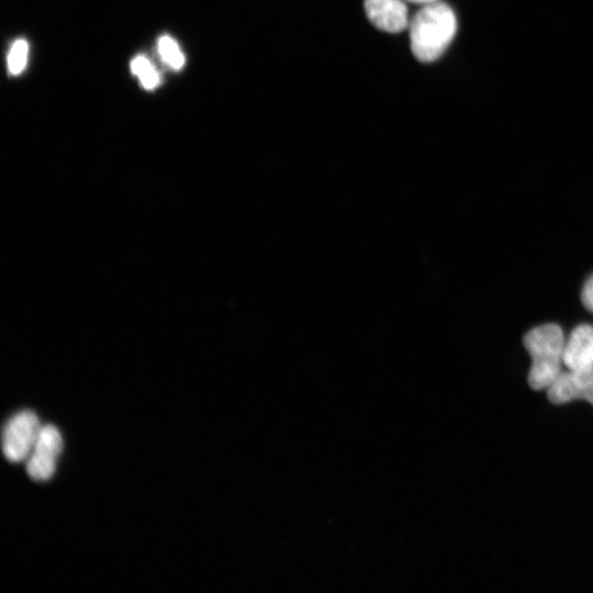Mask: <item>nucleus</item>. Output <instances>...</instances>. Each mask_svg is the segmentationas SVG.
Listing matches in <instances>:
<instances>
[{"mask_svg": "<svg viewBox=\"0 0 593 593\" xmlns=\"http://www.w3.org/2000/svg\"><path fill=\"white\" fill-rule=\"evenodd\" d=\"M410 43L414 56L429 63L439 58L457 32L452 9L440 1L424 4L410 22Z\"/></svg>", "mask_w": 593, "mask_h": 593, "instance_id": "f257e3e1", "label": "nucleus"}, {"mask_svg": "<svg viewBox=\"0 0 593 593\" xmlns=\"http://www.w3.org/2000/svg\"><path fill=\"white\" fill-rule=\"evenodd\" d=\"M563 366L569 370L593 367V326L578 325L566 339Z\"/></svg>", "mask_w": 593, "mask_h": 593, "instance_id": "0eeeda50", "label": "nucleus"}, {"mask_svg": "<svg viewBox=\"0 0 593 593\" xmlns=\"http://www.w3.org/2000/svg\"><path fill=\"white\" fill-rule=\"evenodd\" d=\"M158 54L161 60L171 69L179 70L183 67L186 58L178 43L169 35H163L157 43Z\"/></svg>", "mask_w": 593, "mask_h": 593, "instance_id": "1a4fd4ad", "label": "nucleus"}, {"mask_svg": "<svg viewBox=\"0 0 593 593\" xmlns=\"http://www.w3.org/2000/svg\"><path fill=\"white\" fill-rule=\"evenodd\" d=\"M40 421L32 411H21L5 423L2 430V450L11 462L29 457L41 429Z\"/></svg>", "mask_w": 593, "mask_h": 593, "instance_id": "7ed1b4c3", "label": "nucleus"}, {"mask_svg": "<svg viewBox=\"0 0 593 593\" xmlns=\"http://www.w3.org/2000/svg\"><path fill=\"white\" fill-rule=\"evenodd\" d=\"M547 394L553 404H564L579 399L593 405V367L562 371L547 389Z\"/></svg>", "mask_w": 593, "mask_h": 593, "instance_id": "39448f33", "label": "nucleus"}, {"mask_svg": "<svg viewBox=\"0 0 593 593\" xmlns=\"http://www.w3.org/2000/svg\"><path fill=\"white\" fill-rule=\"evenodd\" d=\"M566 338L559 325L548 323L530 329L524 346L532 358L528 383L534 390H547L562 372Z\"/></svg>", "mask_w": 593, "mask_h": 593, "instance_id": "f03ea898", "label": "nucleus"}, {"mask_svg": "<svg viewBox=\"0 0 593 593\" xmlns=\"http://www.w3.org/2000/svg\"><path fill=\"white\" fill-rule=\"evenodd\" d=\"M406 1L424 5V4L433 3L439 0H406Z\"/></svg>", "mask_w": 593, "mask_h": 593, "instance_id": "f8f14e48", "label": "nucleus"}, {"mask_svg": "<svg viewBox=\"0 0 593 593\" xmlns=\"http://www.w3.org/2000/svg\"><path fill=\"white\" fill-rule=\"evenodd\" d=\"M29 44L25 40H16L8 54V69L11 75H20L27 63Z\"/></svg>", "mask_w": 593, "mask_h": 593, "instance_id": "9d476101", "label": "nucleus"}, {"mask_svg": "<svg viewBox=\"0 0 593 593\" xmlns=\"http://www.w3.org/2000/svg\"><path fill=\"white\" fill-rule=\"evenodd\" d=\"M63 449L59 430L51 424L41 427L34 447L27 457L26 472L35 481L51 479Z\"/></svg>", "mask_w": 593, "mask_h": 593, "instance_id": "20e7f679", "label": "nucleus"}, {"mask_svg": "<svg viewBox=\"0 0 593 593\" xmlns=\"http://www.w3.org/2000/svg\"><path fill=\"white\" fill-rule=\"evenodd\" d=\"M363 7L369 21L381 31L399 33L410 25L403 0H365Z\"/></svg>", "mask_w": 593, "mask_h": 593, "instance_id": "423d86ee", "label": "nucleus"}, {"mask_svg": "<svg viewBox=\"0 0 593 593\" xmlns=\"http://www.w3.org/2000/svg\"><path fill=\"white\" fill-rule=\"evenodd\" d=\"M131 71L146 90H153L160 83L158 70L144 55H138L131 61Z\"/></svg>", "mask_w": 593, "mask_h": 593, "instance_id": "6e6552de", "label": "nucleus"}, {"mask_svg": "<svg viewBox=\"0 0 593 593\" xmlns=\"http://www.w3.org/2000/svg\"><path fill=\"white\" fill-rule=\"evenodd\" d=\"M581 300L583 305L593 313V275L589 277L582 288Z\"/></svg>", "mask_w": 593, "mask_h": 593, "instance_id": "9b49d317", "label": "nucleus"}]
</instances>
